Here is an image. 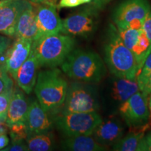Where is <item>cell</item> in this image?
<instances>
[{"mask_svg":"<svg viewBox=\"0 0 151 151\" xmlns=\"http://www.w3.org/2000/svg\"><path fill=\"white\" fill-rule=\"evenodd\" d=\"M62 70L68 77L78 82L96 84L106 72L103 60L91 50H73L62 64Z\"/></svg>","mask_w":151,"mask_h":151,"instance_id":"1","label":"cell"},{"mask_svg":"<svg viewBox=\"0 0 151 151\" xmlns=\"http://www.w3.org/2000/svg\"><path fill=\"white\" fill-rule=\"evenodd\" d=\"M104 56L107 67L113 76L128 79L137 78L139 71L134 55L124 44L113 24L105 41Z\"/></svg>","mask_w":151,"mask_h":151,"instance_id":"2","label":"cell"},{"mask_svg":"<svg viewBox=\"0 0 151 151\" xmlns=\"http://www.w3.org/2000/svg\"><path fill=\"white\" fill-rule=\"evenodd\" d=\"M68 89L67 81L58 69L38 73L35 92L39 103L48 114L54 115L63 105Z\"/></svg>","mask_w":151,"mask_h":151,"instance_id":"3","label":"cell"},{"mask_svg":"<svg viewBox=\"0 0 151 151\" xmlns=\"http://www.w3.org/2000/svg\"><path fill=\"white\" fill-rule=\"evenodd\" d=\"M75 43L69 35L56 34L38 38L32 42V50L39 66L54 68L62 65L73 50Z\"/></svg>","mask_w":151,"mask_h":151,"instance_id":"4","label":"cell"},{"mask_svg":"<svg viewBox=\"0 0 151 151\" xmlns=\"http://www.w3.org/2000/svg\"><path fill=\"white\" fill-rule=\"evenodd\" d=\"M54 125L67 137L92 136L94 130L102 121L97 112L54 114Z\"/></svg>","mask_w":151,"mask_h":151,"instance_id":"5","label":"cell"},{"mask_svg":"<svg viewBox=\"0 0 151 151\" xmlns=\"http://www.w3.org/2000/svg\"><path fill=\"white\" fill-rule=\"evenodd\" d=\"M97 90L92 84L73 82L68 87L66 98L60 113H90L99 110Z\"/></svg>","mask_w":151,"mask_h":151,"instance_id":"6","label":"cell"},{"mask_svg":"<svg viewBox=\"0 0 151 151\" xmlns=\"http://www.w3.org/2000/svg\"><path fill=\"white\" fill-rule=\"evenodd\" d=\"M148 96L139 90L119 107V113L131 129L146 125L150 118Z\"/></svg>","mask_w":151,"mask_h":151,"instance_id":"7","label":"cell"},{"mask_svg":"<svg viewBox=\"0 0 151 151\" xmlns=\"http://www.w3.org/2000/svg\"><path fill=\"white\" fill-rule=\"evenodd\" d=\"M35 13L39 37L59 34L62 20L56 11V5L48 3H32Z\"/></svg>","mask_w":151,"mask_h":151,"instance_id":"8","label":"cell"},{"mask_svg":"<svg viewBox=\"0 0 151 151\" xmlns=\"http://www.w3.org/2000/svg\"><path fill=\"white\" fill-rule=\"evenodd\" d=\"M151 11L148 0H123L113 13V21L117 28H124L134 19L144 20Z\"/></svg>","mask_w":151,"mask_h":151,"instance_id":"9","label":"cell"},{"mask_svg":"<svg viewBox=\"0 0 151 151\" xmlns=\"http://www.w3.org/2000/svg\"><path fill=\"white\" fill-rule=\"evenodd\" d=\"M29 3L27 0H6L0 6V34L14 37L19 17Z\"/></svg>","mask_w":151,"mask_h":151,"instance_id":"10","label":"cell"},{"mask_svg":"<svg viewBox=\"0 0 151 151\" xmlns=\"http://www.w3.org/2000/svg\"><path fill=\"white\" fill-rule=\"evenodd\" d=\"M94 11L85 10L68 16L62 20V32L67 35L87 37L95 29Z\"/></svg>","mask_w":151,"mask_h":151,"instance_id":"11","label":"cell"},{"mask_svg":"<svg viewBox=\"0 0 151 151\" xmlns=\"http://www.w3.org/2000/svg\"><path fill=\"white\" fill-rule=\"evenodd\" d=\"M123 123L116 116L102 120L92 133V137L105 147L113 146L123 137Z\"/></svg>","mask_w":151,"mask_h":151,"instance_id":"12","label":"cell"},{"mask_svg":"<svg viewBox=\"0 0 151 151\" xmlns=\"http://www.w3.org/2000/svg\"><path fill=\"white\" fill-rule=\"evenodd\" d=\"M27 129V137L51 132L53 127L52 119L43 110L39 101H34L29 105L26 118Z\"/></svg>","mask_w":151,"mask_h":151,"instance_id":"13","label":"cell"},{"mask_svg":"<svg viewBox=\"0 0 151 151\" xmlns=\"http://www.w3.org/2000/svg\"><path fill=\"white\" fill-rule=\"evenodd\" d=\"M33 41L18 39L13 46L6 51L4 66L8 73L15 78L19 68L29 57L32 50Z\"/></svg>","mask_w":151,"mask_h":151,"instance_id":"14","label":"cell"},{"mask_svg":"<svg viewBox=\"0 0 151 151\" xmlns=\"http://www.w3.org/2000/svg\"><path fill=\"white\" fill-rule=\"evenodd\" d=\"M39 67V62L32 50L29 57L19 68L14 78L18 86L25 93L30 94L35 88Z\"/></svg>","mask_w":151,"mask_h":151,"instance_id":"15","label":"cell"},{"mask_svg":"<svg viewBox=\"0 0 151 151\" xmlns=\"http://www.w3.org/2000/svg\"><path fill=\"white\" fill-rule=\"evenodd\" d=\"M14 37L32 41H35L39 37V29L35 13L31 2L24 9L19 17Z\"/></svg>","mask_w":151,"mask_h":151,"instance_id":"16","label":"cell"},{"mask_svg":"<svg viewBox=\"0 0 151 151\" xmlns=\"http://www.w3.org/2000/svg\"><path fill=\"white\" fill-rule=\"evenodd\" d=\"M113 76L114 78L111 85L110 95L112 101L118 104L120 106L140 90L137 78L128 79L115 76Z\"/></svg>","mask_w":151,"mask_h":151,"instance_id":"17","label":"cell"},{"mask_svg":"<svg viewBox=\"0 0 151 151\" xmlns=\"http://www.w3.org/2000/svg\"><path fill=\"white\" fill-rule=\"evenodd\" d=\"M29 104L23 92L14 88L9 103L6 123L8 126L20 122H25Z\"/></svg>","mask_w":151,"mask_h":151,"instance_id":"18","label":"cell"},{"mask_svg":"<svg viewBox=\"0 0 151 151\" xmlns=\"http://www.w3.org/2000/svg\"><path fill=\"white\" fill-rule=\"evenodd\" d=\"M62 148L72 151H103L106 147L99 144L92 136L68 137L61 143Z\"/></svg>","mask_w":151,"mask_h":151,"instance_id":"19","label":"cell"},{"mask_svg":"<svg viewBox=\"0 0 151 151\" xmlns=\"http://www.w3.org/2000/svg\"><path fill=\"white\" fill-rule=\"evenodd\" d=\"M149 124L143 127L136 128V130L131 132L113 146V150L116 151H137L141 141L144 137Z\"/></svg>","mask_w":151,"mask_h":151,"instance_id":"20","label":"cell"},{"mask_svg":"<svg viewBox=\"0 0 151 151\" xmlns=\"http://www.w3.org/2000/svg\"><path fill=\"white\" fill-rule=\"evenodd\" d=\"M25 141L29 150L31 151L52 150L55 146L54 135L50 132L30 136Z\"/></svg>","mask_w":151,"mask_h":151,"instance_id":"21","label":"cell"},{"mask_svg":"<svg viewBox=\"0 0 151 151\" xmlns=\"http://www.w3.org/2000/svg\"><path fill=\"white\" fill-rule=\"evenodd\" d=\"M132 52L134 55L139 71L140 72L147 57L150 54V41L143 29L141 32L137 43H136Z\"/></svg>","mask_w":151,"mask_h":151,"instance_id":"22","label":"cell"},{"mask_svg":"<svg viewBox=\"0 0 151 151\" xmlns=\"http://www.w3.org/2000/svg\"><path fill=\"white\" fill-rule=\"evenodd\" d=\"M117 28V27H116ZM118 35L122 42L130 50H133L139 39V35L142 29L138 30L131 28H117Z\"/></svg>","mask_w":151,"mask_h":151,"instance_id":"23","label":"cell"},{"mask_svg":"<svg viewBox=\"0 0 151 151\" xmlns=\"http://www.w3.org/2000/svg\"><path fill=\"white\" fill-rule=\"evenodd\" d=\"M9 134L12 141L26 140L27 129L26 122H20L9 126Z\"/></svg>","mask_w":151,"mask_h":151,"instance_id":"24","label":"cell"},{"mask_svg":"<svg viewBox=\"0 0 151 151\" xmlns=\"http://www.w3.org/2000/svg\"><path fill=\"white\" fill-rule=\"evenodd\" d=\"M14 90V83L8 74L4 64L0 65V94L12 91Z\"/></svg>","mask_w":151,"mask_h":151,"instance_id":"25","label":"cell"},{"mask_svg":"<svg viewBox=\"0 0 151 151\" xmlns=\"http://www.w3.org/2000/svg\"><path fill=\"white\" fill-rule=\"evenodd\" d=\"M151 73V52L147 57L146 61L143 64V67L141 68V72L139 73L137 76V81L138 84H139V90L140 91H142V90L144 88L145 85L149 75Z\"/></svg>","mask_w":151,"mask_h":151,"instance_id":"26","label":"cell"},{"mask_svg":"<svg viewBox=\"0 0 151 151\" xmlns=\"http://www.w3.org/2000/svg\"><path fill=\"white\" fill-rule=\"evenodd\" d=\"M12 91L0 94V122H6Z\"/></svg>","mask_w":151,"mask_h":151,"instance_id":"27","label":"cell"},{"mask_svg":"<svg viewBox=\"0 0 151 151\" xmlns=\"http://www.w3.org/2000/svg\"><path fill=\"white\" fill-rule=\"evenodd\" d=\"M2 151H27L29 150L27 143L24 140L12 141L10 144L1 150Z\"/></svg>","mask_w":151,"mask_h":151,"instance_id":"28","label":"cell"},{"mask_svg":"<svg viewBox=\"0 0 151 151\" xmlns=\"http://www.w3.org/2000/svg\"><path fill=\"white\" fill-rule=\"evenodd\" d=\"M143 31L150 41V53L151 52V11L148 13L143 22Z\"/></svg>","mask_w":151,"mask_h":151,"instance_id":"29","label":"cell"},{"mask_svg":"<svg viewBox=\"0 0 151 151\" xmlns=\"http://www.w3.org/2000/svg\"><path fill=\"white\" fill-rule=\"evenodd\" d=\"M137 151H151V132L144 135Z\"/></svg>","mask_w":151,"mask_h":151,"instance_id":"30","label":"cell"},{"mask_svg":"<svg viewBox=\"0 0 151 151\" xmlns=\"http://www.w3.org/2000/svg\"><path fill=\"white\" fill-rule=\"evenodd\" d=\"M81 4V0H60L58 7L59 8H73Z\"/></svg>","mask_w":151,"mask_h":151,"instance_id":"31","label":"cell"},{"mask_svg":"<svg viewBox=\"0 0 151 151\" xmlns=\"http://www.w3.org/2000/svg\"><path fill=\"white\" fill-rule=\"evenodd\" d=\"M11 39L10 38L0 35V52H6L10 46Z\"/></svg>","mask_w":151,"mask_h":151,"instance_id":"32","label":"cell"},{"mask_svg":"<svg viewBox=\"0 0 151 151\" xmlns=\"http://www.w3.org/2000/svg\"><path fill=\"white\" fill-rule=\"evenodd\" d=\"M111 1V0H93L92 4L94 9H101Z\"/></svg>","mask_w":151,"mask_h":151,"instance_id":"33","label":"cell"},{"mask_svg":"<svg viewBox=\"0 0 151 151\" xmlns=\"http://www.w3.org/2000/svg\"><path fill=\"white\" fill-rule=\"evenodd\" d=\"M9 144V138L6 134H0V150Z\"/></svg>","mask_w":151,"mask_h":151,"instance_id":"34","label":"cell"},{"mask_svg":"<svg viewBox=\"0 0 151 151\" xmlns=\"http://www.w3.org/2000/svg\"><path fill=\"white\" fill-rule=\"evenodd\" d=\"M141 92L147 96H148L150 93H151V73L149 75L148 80H147L146 83V85H145L144 88H143V89Z\"/></svg>","mask_w":151,"mask_h":151,"instance_id":"35","label":"cell"},{"mask_svg":"<svg viewBox=\"0 0 151 151\" xmlns=\"http://www.w3.org/2000/svg\"><path fill=\"white\" fill-rule=\"evenodd\" d=\"M5 53H6V52H0V65L4 64V62H5Z\"/></svg>","mask_w":151,"mask_h":151,"instance_id":"36","label":"cell"},{"mask_svg":"<svg viewBox=\"0 0 151 151\" xmlns=\"http://www.w3.org/2000/svg\"><path fill=\"white\" fill-rule=\"evenodd\" d=\"M58 0H42L41 3H48V4H52L56 5V2Z\"/></svg>","mask_w":151,"mask_h":151,"instance_id":"37","label":"cell"},{"mask_svg":"<svg viewBox=\"0 0 151 151\" xmlns=\"http://www.w3.org/2000/svg\"><path fill=\"white\" fill-rule=\"evenodd\" d=\"M92 0H81V4H88L91 2Z\"/></svg>","mask_w":151,"mask_h":151,"instance_id":"38","label":"cell"},{"mask_svg":"<svg viewBox=\"0 0 151 151\" xmlns=\"http://www.w3.org/2000/svg\"><path fill=\"white\" fill-rule=\"evenodd\" d=\"M148 106H149V109H150V111H151V97H150V101H149Z\"/></svg>","mask_w":151,"mask_h":151,"instance_id":"39","label":"cell"},{"mask_svg":"<svg viewBox=\"0 0 151 151\" xmlns=\"http://www.w3.org/2000/svg\"><path fill=\"white\" fill-rule=\"evenodd\" d=\"M5 1H6V0H1V1H0V6H1L5 2Z\"/></svg>","mask_w":151,"mask_h":151,"instance_id":"40","label":"cell"},{"mask_svg":"<svg viewBox=\"0 0 151 151\" xmlns=\"http://www.w3.org/2000/svg\"><path fill=\"white\" fill-rule=\"evenodd\" d=\"M1 122H0V125H1Z\"/></svg>","mask_w":151,"mask_h":151,"instance_id":"41","label":"cell"}]
</instances>
